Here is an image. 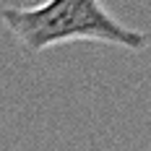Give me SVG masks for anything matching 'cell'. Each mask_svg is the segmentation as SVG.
<instances>
[{
	"mask_svg": "<svg viewBox=\"0 0 151 151\" xmlns=\"http://www.w3.org/2000/svg\"><path fill=\"white\" fill-rule=\"evenodd\" d=\"M149 151H151V146H149Z\"/></svg>",
	"mask_w": 151,
	"mask_h": 151,
	"instance_id": "2",
	"label": "cell"
},
{
	"mask_svg": "<svg viewBox=\"0 0 151 151\" xmlns=\"http://www.w3.org/2000/svg\"><path fill=\"white\" fill-rule=\"evenodd\" d=\"M0 21L31 55L68 42H102L133 52L149 45L143 31L117 21L102 0H45L39 5H11L0 8Z\"/></svg>",
	"mask_w": 151,
	"mask_h": 151,
	"instance_id": "1",
	"label": "cell"
}]
</instances>
